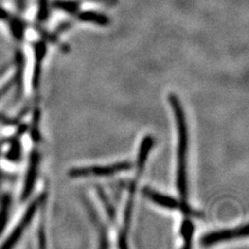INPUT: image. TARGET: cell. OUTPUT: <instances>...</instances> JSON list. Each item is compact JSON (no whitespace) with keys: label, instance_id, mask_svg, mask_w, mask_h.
Returning a JSON list of instances; mask_svg holds the SVG:
<instances>
[{"label":"cell","instance_id":"obj_12","mask_svg":"<svg viewBox=\"0 0 249 249\" xmlns=\"http://www.w3.org/2000/svg\"><path fill=\"white\" fill-rule=\"evenodd\" d=\"M88 210H89V216H90V218H91V220L95 222V224H96V227H97V229H98V231H99V235H100V239H101V241H102V242H106L107 241V236H106V231H105V228H104V225L101 223V221H100V219H99V217H98V215H97V213H96V211H95V209H93L91 206H90V204L89 202H88Z\"/></svg>","mask_w":249,"mask_h":249},{"label":"cell","instance_id":"obj_6","mask_svg":"<svg viewBox=\"0 0 249 249\" xmlns=\"http://www.w3.org/2000/svg\"><path fill=\"white\" fill-rule=\"evenodd\" d=\"M136 192V182H132L130 185V191H129V197L126 204V208H124V222L123 228L121 230V233L119 237L120 247H127L126 241H127V233L130 227L132 213H133V207H134V196Z\"/></svg>","mask_w":249,"mask_h":249},{"label":"cell","instance_id":"obj_5","mask_svg":"<svg viewBox=\"0 0 249 249\" xmlns=\"http://www.w3.org/2000/svg\"><path fill=\"white\" fill-rule=\"evenodd\" d=\"M142 191L146 198H149L151 201L154 202V204L158 205L159 207L168 210H181L182 212L186 214H192L191 208L187 205L186 202H180L177 198L166 196V194L160 193L150 188V187H144Z\"/></svg>","mask_w":249,"mask_h":249},{"label":"cell","instance_id":"obj_7","mask_svg":"<svg viewBox=\"0 0 249 249\" xmlns=\"http://www.w3.org/2000/svg\"><path fill=\"white\" fill-rule=\"evenodd\" d=\"M38 164H40V155L37 152H33L30 155L29 160V166L27 169V175L25 178L24 187H23L22 191V199H26L30 196L31 192L34 190V187L37 178V170Z\"/></svg>","mask_w":249,"mask_h":249},{"label":"cell","instance_id":"obj_1","mask_svg":"<svg viewBox=\"0 0 249 249\" xmlns=\"http://www.w3.org/2000/svg\"><path fill=\"white\" fill-rule=\"evenodd\" d=\"M169 104L175 113V119L178 129V168H177V187L178 194L183 202H186L187 193H188V184H187V152H188V129L185 111L181 105L180 100L175 95L170 93Z\"/></svg>","mask_w":249,"mask_h":249},{"label":"cell","instance_id":"obj_8","mask_svg":"<svg viewBox=\"0 0 249 249\" xmlns=\"http://www.w3.org/2000/svg\"><path fill=\"white\" fill-rule=\"evenodd\" d=\"M154 143H155V139L151 135L144 136L142 143H140L138 155H137V162H136V169H137L138 177L142 173V170L145 165V162L153 149Z\"/></svg>","mask_w":249,"mask_h":249},{"label":"cell","instance_id":"obj_13","mask_svg":"<svg viewBox=\"0 0 249 249\" xmlns=\"http://www.w3.org/2000/svg\"><path fill=\"white\" fill-rule=\"evenodd\" d=\"M20 154H21V147L18 142H15V144L12 146L11 151L7 154V159L10 160H18L20 158Z\"/></svg>","mask_w":249,"mask_h":249},{"label":"cell","instance_id":"obj_2","mask_svg":"<svg viewBox=\"0 0 249 249\" xmlns=\"http://www.w3.org/2000/svg\"><path fill=\"white\" fill-rule=\"evenodd\" d=\"M132 168V163L129 161H122L104 166L77 167L69 170L71 178H87V177H109L122 171H127Z\"/></svg>","mask_w":249,"mask_h":249},{"label":"cell","instance_id":"obj_9","mask_svg":"<svg viewBox=\"0 0 249 249\" xmlns=\"http://www.w3.org/2000/svg\"><path fill=\"white\" fill-rule=\"evenodd\" d=\"M194 233V225L190 219H184L181 225V236L184 240V247H191Z\"/></svg>","mask_w":249,"mask_h":249},{"label":"cell","instance_id":"obj_3","mask_svg":"<svg viewBox=\"0 0 249 249\" xmlns=\"http://www.w3.org/2000/svg\"><path fill=\"white\" fill-rule=\"evenodd\" d=\"M45 198H46V194H41L40 196L36 197L33 202H31L30 206L27 208L25 214L21 218L18 225L15 228V230L11 233V236L7 238L5 242L1 245V248H11L18 242V240L22 236L23 231H25V229L28 227L31 220H33L36 213L37 212L38 207H40L41 204H43L45 201Z\"/></svg>","mask_w":249,"mask_h":249},{"label":"cell","instance_id":"obj_11","mask_svg":"<svg viewBox=\"0 0 249 249\" xmlns=\"http://www.w3.org/2000/svg\"><path fill=\"white\" fill-rule=\"evenodd\" d=\"M10 204L11 197L9 196H5L1 201V206H0V235L2 233L7 222V218H9Z\"/></svg>","mask_w":249,"mask_h":249},{"label":"cell","instance_id":"obj_4","mask_svg":"<svg viewBox=\"0 0 249 249\" xmlns=\"http://www.w3.org/2000/svg\"><path fill=\"white\" fill-rule=\"evenodd\" d=\"M247 236H248V224H244V225H240V227L235 229L220 230V231L208 232L201 237L200 243L204 246H211L214 244L225 242V241L246 238Z\"/></svg>","mask_w":249,"mask_h":249},{"label":"cell","instance_id":"obj_10","mask_svg":"<svg viewBox=\"0 0 249 249\" xmlns=\"http://www.w3.org/2000/svg\"><path fill=\"white\" fill-rule=\"evenodd\" d=\"M97 193H98V196H99L101 201H102V204H103L104 209H105V212H106V214L109 218V220H110L112 223H114L115 219H116L114 207L112 206L110 200L107 198V196L105 194L104 190L101 188V187H97Z\"/></svg>","mask_w":249,"mask_h":249}]
</instances>
